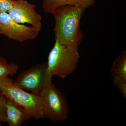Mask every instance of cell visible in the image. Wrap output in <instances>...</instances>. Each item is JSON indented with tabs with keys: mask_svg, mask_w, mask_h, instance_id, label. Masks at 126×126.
I'll list each match as a JSON object with an SVG mask.
<instances>
[{
	"mask_svg": "<svg viewBox=\"0 0 126 126\" xmlns=\"http://www.w3.org/2000/svg\"><path fill=\"white\" fill-rule=\"evenodd\" d=\"M40 31L33 26L16 23L7 12H0V33L9 39L19 42L33 40Z\"/></svg>",
	"mask_w": 126,
	"mask_h": 126,
	"instance_id": "cell-6",
	"label": "cell"
},
{
	"mask_svg": "<svg viewBox=\"0 0 126 126\" xmlns=\"http://www.w3.org/2000/svg\"><path fill=\"white\" fill-rule=\"evenodd\" d=\"M0 89L1 94L24 108L31 118L38 120L45 117L39 94L25 92L8 76L0 79Z\"/></svg>",
	"mask_w": 126,
	"mask_h": 126,
	"instance_id": "cell-2",
	"label": "cell"
},
{
	"mask_svg": "<svg viewBox=\"0 0 126 126\" xmlns=\"http://www.w3.org/2000/svg\"><path fill=\"white\" fill-rule=\"evenodd\" d=\"M0 94H1V92L0 89Z\"/></svg>",
	"mask_w": 126,
	"mask_h": 126,
	"instance_id": "cell-16",
	"label": "cell"
},
{
	"mask_svg": "<svg viewBox=\"0 0 126 126\" xmlns=\"http://www.w3.org/2000/svg\"><path fill=\"white\" fill-rule=\"evenodd\" d=\"M86 9L76 6L65 5L55 10L52 14L55 21V41L63 45L79 46L83 39L80 23Z\"/></svg>",
	"mask_w": 126,
	"mask_h": 126,
	"instance_id": "cell-1",
	"label": "cell"
},
{
	"mask_svg": "<svg viewBox=\"0 0 126 126\" xmlns=\"http://www.w3.org/2000/svg\"><path fill=\"white\" fill-rule=\"evenodd\" d=\"M52 77L46 61L23 71L18 75L14 83L21 89L39 95L46 86L52 82Z\"/></svg>",
	"mask_w": 126,
	"mask_h": 126,
	"instance_id": "cell-5",
	"label": "cell"
},
{
	"mask_svg": "<svg viewBox=\"0 0 126 126\" xmlns=\"http://www.w3.org/2000/svg\"><path fill=\"white\" fill-rule=\"evenodd\" d=\"M78 49V46L63 45L55 41L47 61L52 76L64 79L73 72L80 58Z\"/></svg>",
	"mask_w": 126,
	"mask_h": 126,
	"instance_id": "cell-3",
	"label": "cell"
},
{
	"mask_svg": "<svg viewBox=\"0 0 126 126\" xmlns=\"http://www.w3.org/2000/svg\"><path fill=\"white\" fill-rule=\"evenodd\" d=\"M6 108V122L9 126H20L24 122L31 118L24 108L7 98Z\"/></svg>",
	"mask_w": 126,
	"mask_h": 126,
	"instance_id": "cell-8",
	"label": "cell"
},
{
	"mask_svg": "<svg viewBox=\"0 0 126 126\" xmlns=\"http://www.w3.org/2000/svg\"><path fill=\"white\" fill-rule=\"evenodd\" d=\"M6 97L0 94V121L6 122Z\"/></svg>",
	"mask_w": 126,
	"mask_h": 126,
	"instance_id": "cell-12",
	"label": "cell"
},
{
	"mask_svg": "<svg viewBox=\"0 0 126 126\" xmlns=\"http://www.w3.org/2000/svg\"><path fill=\"white\" fill-rule=\"evenodd\" d=\"M14 0H0V12H8L12 7Z\"/></svg>",
	"mask_w": 126,
	"mask_h": 126,
	"instance_id": "cell-14",
	"label": "cell"
},
{
	"mask_svg": "<svg viewBox=\"0 0 126 126\" xmlns=\"http://www.w3.org/2000/svg\"><path fill=\"white\" fill-rule=\"evenodd\" d=\"M113 83L117 87L124 98H126V82L119 78H113Z\"/></svg>",
	"mask_w": 126,
	"mask_h": 126,
	"instance_id": "cell-13",
	"label": "cell"
},
{
	"mask_svg": "<svg viewBox=\"0 0 126 126\" xmlns=\"http://www.w3.org/2000/svg\"><path fill=\"white\" fill-rule=\"evenodd\" d=\"M35 9V5L26 0H14L12 7L8 12L16 23L30 24L40 31L42 17Z\"/></svg>",
	"mask_w": 126,
	"mask_h": 126,
	"instance_id": "cell-7",
	"label": "cell"
},
{
	"mask_svg": "<svg viewBox=\"0 0 126 126\" xmlns=\"http://www.w3.org/2000/svg\"><path fill=\"white\" fill-rule=\"evenodd\" d=\"M113 78L117 77L126 82V52H122L113 63L111 68Z\"/></svg>",
	"mask_w": 126,
	"mask_h": 126,
	"instance_id": "cell-10",
	"label": "cell"
},
{
	"mask_svg": "<svg viewBox=\"0 0 126 126\" xmlns=\"http://www.w3.org/2000/svg\"><path fill=\"white\" fill-rule=\"evenodd\" d=\"M43 10L47 14H52L55 10L59 7L71 5L87 9L93 6L95 0H42Z\"/></svg>",
	"mask_w": 126,
	"mask_h": 126,
	"instance_id": "cell-9",
	"label": "cell"
},
{
	"mask_svg": "<svg viewBox=\"0 0 126 126\" xmlns=\"http://www.w3.org/2000/svg\"><path fill=\"white\" fill-rule=\"evenodd\" d=\"M1 122L0 121V126H2V125H1Z\"/></svg>",
	"mask_w": 126,
	"mask_h": 126,
	"instance_id": "cell-15",
	"label": "cell"
},
{
	"mask_svg": "<svg viewBox=\"0 0 126 126\" xmlns=\"http://www.w3.org/2000/svg\"><path fill=\"white\" fill-rule=\"evenodd\" d=\"M45 117L53 122L67 118L69 108L65 95L50 82L39 94Z\"/></svg>",
	"mask_w": 126,
	"mask_h": 126,
	"instance_id": "cell-4",
	"label": "cell"
},
{
	"mask_svg": "<svg viewBox=\"0 0 126 126\" xmlns=\"http://www.w3.org/2000/svg\"><path fill=\"white\" fill-rule=\"evenodd\" d=\"M19 68L18 64L15 63H9L5 58L0 55V79L6 76L15 74Z\"/></svg>",
	"mask_w": 126,
	"mask_h": 126,
	"instance_id": "cell-11",
	"label": "cell"
}]
</instances>
